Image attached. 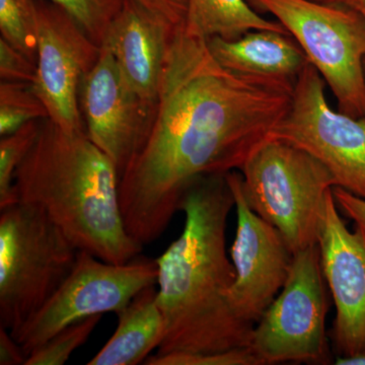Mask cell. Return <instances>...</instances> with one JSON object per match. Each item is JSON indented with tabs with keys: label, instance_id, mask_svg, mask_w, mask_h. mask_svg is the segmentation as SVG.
<instances>
[{
	"label": "cell",
	"instance_id": "cell-1",
	"mask_svg": "<svg viewBox=\"0 0 365 365\" xmlns=\"http://www.w3.org/2000/svg\"><path fill=\"white\" fill-rule=\"evenodd\" d=\"M294 91L227 71L207 40L180 28L145 138L120 179L132 239L143 247L160 239L197 178L241 170L287 116Z\"/></svg>",
	"mask_w": 365,
	"mask_h": 365
},
{
	"label": "cell",
	"instance_id": "cell-2",
	"mask_svg": "<svg viewBox=\"0 0 365 365\" xmlns=\"http://www.w3.org/2000/svg\"><path fill=\"white\" fill-rule=\"evenodd\" d=\"M235 198L225 175L190 184L181 201L182 234L158 259V302L165 335L157 354L220 352L250 347L255 325L230 302L235 269L227 253Z\"/></svg>",
	"mask_w": 365,
	"mask_h": 365
},
{
	"label": "cell",
	"instance_id": "cell-3",
	"mask_svg": "<svg viewBox=\"0 0 365 365\" xmlns=\"http://www.w3.org/2000/svg\"><path fill=\"white\" fill-rule=\"evenodd\" d=\"M120 173L86 132L42 120L35 143L14 175L20 203L37 206L81 251L128 263L143 247L127 232L120 205Z\"/></svg>",
	"mask_w": 365,
	"mask_h": 365
},
{
	"label": "cell",
	"instance_id": "cell-4",
	"mask_svg": "<svg viewBox=\"0 0 365 365\" xmlns=\"http://www.w3.org/2000/svg\"><path fill=\"white\" fill-rule=\"evenodd\" d=\"M241 172L247 203L280 232L292 253L319 244L327 197L336 187L325 165L292 144L269 138Z\"/></svg>",
	"mask_w": 365,
	"mask_h": 365
},
{
	"label": "cell",
	"instance_id": "cell-5",
	"mask_svg": "<svg viewBox=\"0 0 365 365\" xmlns=\"http://www.w3.org/2000/svg\"><path fill=\"white\" fill-rule=\"evenodd\" d=\"M79 250L42 209L0 210V326L14 335L68 277Z\"/></svg>",
	"mask_w": 365,
	"mask_h": 365
},
{
	"label": "cell",
	"instance_id": "cell-6",
	"mask_svg": "<svg viewBox=\"0 0 365 365\" xmlns=\"http://www.w3.org/2000/svg\"><path fill=\"white\" fill-rule=\"evenodd\" d=\"M277 19L321 74L338 111L365 118V21L339 4L318 0H248Z\"/></svg>",
	"mask_w": 365,
	"mask_h": 365
},
{
	"label": "cell",
	"instance_id": "cell-7",
	"mask_svg": "<svg viewBox=\"0 0 365 365\" xmlns=\"http://www.w3.org/2000/svg\"><path fill=\"white\" fill-rule=\"evenodd\" d=\"M328 311L318 244L294 254L287 282L255 325L250 348L262 365L332 364L326 331Z\"/></svg>",
	"mask_w": 365,
	"mask_h": 365
},
{
	"label": "cell",
	"instance_id": "cell-8",
	"mask_svg": "<svg viewBox=\"0 0 365 365\" xmlns=\"http://www.w3.org/2000/svg\"><path fill=\"white\" fill-rule=\"evenodd\" d=\"M157 260L138 256L125 264L81 251L68 277L14 334L26 356L66 327L96 314H117L139 292L157 284Z\"/></svg>",
	"mask_w": 365,
	"mask_h": 365
},
{
	"label": "cell",
	"instance_id": "cell-9",
	"mask_svg": "<svg viewBox=\"0 0 365 365\" xmlns=\"http://www.w3.org/2000/svg\"><path fill=\"white\" fill-rule=\"evenodd\" d=\"M325 88L309 62L295 83L289 111L270 138L309 153L331 173L336 187L365 200V118L333 110Z\"/></svg>",
	"mask_w": 365,
	"mask_h": 365
},
{
	"label": "cell",
	"instance_id": "cell-10",
	"mask_svg": "<svg viewBox=\"0 0 365 365\" xmlns=\"http://www.w3.org/2000/svg\"><path fill=\"white\" fill-rule=\"evenodd\" d=\"M38 73L32 88L53 123L68 132H86L79 91L97 64L102 47L66 11L38 0Z\"/></svg>",
	"mask_w": 365,
	"mask_h": 365
},
{
	"label": "cell",
	"instance_id": "cell-11",
	"mask_svg": "<svg viewBox=\"0 0 365 365\" xmlns=\"http://www.w3.org/2000/svg\"><path fill=\"white\" fill-rule=\"evenodd\" d=\"M237 209V234L230 248L235 280L230 302L237 316L256 325L284 287L294 253L280 232L255 213L242 189V174H225Z\"/></svg>",
	"mask_w": 365,
	"mask_h": 365
},
{
	"label": "cell",
	"instance_id": "cell-12",
	"mask_svg": "<svg viewBox=\"0 0 365 365\" xmlns=\"http://www.w3.org/2000/svg\"><path fill=\"white\" fill-rule=\"evenodd\" d=\"M322 267L336 317L331 331L334 354L365 356V232H351L340 215L333 189L327 197L319 240Z\"/></svg>",
	"mask_w": 365,
	"mask_h": 365
},
{
	"label": "cell",
	"instance_id": "cell-13",
	"mask_svg": "<svg viewBox=\"0 0 365 365\" xmlns=\"http://www.w3.org/2000/svg\"><path fill=\"white\" fill-rule=\"evenodd\" d=\"M79 105L88 138L116 163L121 177L145 138L153 108L103 47L97 64L81 83Z\"/></svg>",
	"mask_w": 365,
	"mask_h": 365
},
{
	"label": "cell",
	"instance_id": "cell-14",
	"mask_svg": "<svg viewBox=\"0 0 365 365\" xmlns=\"http://www.w3.org/2000/svg\"><path fill=\"white\" fill-rule=\"evenodd\" d=\"M179 29L137 0H124L101 45L111 53L132 88L151 108L157 103L165 58Z\"/></svg>",
	"mask_w": 365,
	"mask_h": 365
},
{
	"label": "cell",
	"instance_id": "cell-15",
	"mask_svg": "<svg viewBox=\"0 0 365 365\" xmlns=\"http://www.w3.org/2000/svg\"><path fill=\"white\" fill-rule=\"evenodd\" d=\"M220 66L244 78L294 88L309 63L306 53L287 33L254 30L235 40H207Z\"/></svg>",
	"mask_w": 365,
	"mask_h": 365
},
{
	"label": "cell",
	"instance_id": "cell-16",
	"mask_svg": "<svg viewBox=\"0 0 365 365\" xmlns=\"http://www.w3.org/2000/svg\"><path fill=\"white\" fill-rule=\"evenodd\" d=\"M155 287H146L118 312L116 331L88 365L144 364L158 350L165 335V319Z\"/></svg>",
	"mask_w": 365,
	"mask_h": 365
},
{
	"label": "cell",
	"instance_id": "cell-17",
	"mask_svg": "<svg viewBox=\"0 0 365 365\" xmlns=\"http://www.w3.org/2000/svg\"><path fill=\"white\" fill-rule=\"evenodd\" d=\"M185 31L208 40H235L254 30L287 33L279 21L266 20L248 0H188Z\"/></svg>",
	"mask_w": 365,
	"mask_h": 365
},
{
	"label": "cell",
	"instance_id": "cell-18",
	"mask_svg": "<svg viewBox=\"0 0 365 365\" xmlns=\"http://www.w3.org/2000/svg\"><path fill=\"white\" fill-rule=\"evenodd\" d=\"M38 0H0V33L16 49L37 63Z\"/></svg>",
	"mask_w": 365,
	"mask_h": 365
},
{
	"label": "cell",
	"instance_id": "cell-19",
	"mask_svg": "<svg viewBox=\"0 0 365 365\" xmlns=\"http://www.w3.org/2000/svg\"><path fill=\"white\" fill-rule=\"evenodd\" d=\"M49 118L32 85L14 81L0 83V135L6 136L24 125Z\"/></svg>",
	"mask_w": 365,
	"mask_h": 365
},
{
	"label": "cell",
	"instance_id": "cell-20",
	"mask_svg": "<svg viewBox=\"0 0 365 365\" xmlns=\"http://www.w3.org/2000/svg\"><path fill=\"white\" fill-rule=\"evenodd\" d=\"M41 123L32 121L18 130L2 136L0 140V210L18 203L14 193V181L16 170L32 148Z\"/></svg>",
	"mask_w": 365,
	"mask_h": 365
},
{
	"label": "cell",
	"instance_id": "cell-21",
	"mask_svg": "<svg viewBox=\"0 0 365 365\" xmlns=\"http://www.w3.org/2000/svg\"><path fill=\"white\" fill-rule=\"evenodd\" d=\"M103 314L88 317L66 327L29 354L25 365H62L90 338Z\"/></svg>",
	"mask_w": 365,
	"mask_h": 365
},
{
	"label": "cell",
	"instance_id": "cell-22",
	"mask_svg": "<svg viewBox=\"0 0 365 365\" xmlns=\"http://www.w3.org/2000/svg\"><path fill=\"white\" fill-rule=\"evenodd\" d=\"M71 14L85 32L102 45L110 24L119 13L124 0H47Z\"/></svg>",
	"mask_w": 365,
	"mask_h": 365
},
{
	"label": "cell",
	"instance_id": "cell-23",
	"mask_svg": "<svg viewBox=\"0 0 365 365\" xmlns=\"http://www.w3.org/2000/svg\"><path fill=\"white\" fill-rule=\"evenodd\" d=\"M146 365H262L250 347L235 348L220 352L184 353L151 355Z\"/></svg>",
	"mask_w": 365,
	"mask_h": 365
},
{
	"label": "cell",
	"instance_id": "cell-24",
	"mask_svg": "<svg viewBox=\"0 0 365 365\" xmlns=\"http://www.w3.org/2000/svg\"><path fill=\"white\" fill-rule=\"evenodd\" d=\"M37 73L35 61L0 38V78L2 81L33 85Z\"/></svg>",
	"mask_w": 365,
	"mask_h": 365
},
{
	"label": "cell",
	"instance_id": "cell-25",
	"mask_svg": "<svg viewBox=\"0 0 365 365\" xmlns=\"http://www.w3.org/2000/svg\"><path fill=\"white\" fill-rule=\"evenodd\" d=\"M153 14L173 26H185L188 13V0H137Z\"/></svg>",
	"mask_w": 365,
	"mask_h": 365
},
{
	"label": "cell",
	"instance_id": "cell-26",
	"mask_svg": "<svg viewBox=\"0 0 365 365\" xmlns=\"http://www.w3.org/2000/svg\"><path fill=\"white\" fill-rule=\"evenodd\" d=\"M333 194L340 212L353 220L365 232V200L340 187H334Z\"/></svg>",
	"mask_w": 365,
	"mask_h": 365
},
{
	"label": "cell",
	"instance_id": "cell-27",
	"mask_svg": "<svg viewBox=\"0 0 365 365\" xmlns=\"http://www.w3.org/2000/svg\"><path fill=\"white\" fill-rule=\"evenodd\" d=\"M26 356L23 348L16 342L11 332L4 327L0 326V364H26Z\"/></svg>",
	"mask_w": 365,
	"mask_h": 365
},
{
	"label": "cell",
	"instance_id": "cell-28",
	"mask_svg": "<svg viewBox=\"0 0 365 365\" xmlns=\"http://www.w3.org/2000/svg\"><path fill=\"white\" fill-rule=\"evenodd\" d=\"M318 1L349 7L359 13L365 21V0H318Z\"/></svg>",
	"mask_w": 365,
	"mask_h": 365
},
{
	"label": "cell",
	"instance_id": "cell-29",
	"mask_svg": "<svg viewBox=\"0 0 365 365\" xmlns=\"http://www.w3.org/2000/svg\"><path fill=\"white\" fill-rule=\"evenodd\" d=\"M334 364L338 365H365V356L351 357V359L336 357Z\"/></svg>",
	"mask_w": 365,
	"mask_h": 365
},
{
	"label": "cell",
	"instance_id": "cell-30",
	"mask_svg": "<svg viewBox=\"0 0 365 365\" xmlns=\"http://www.w3.org/2000/svg\"><path fill=\"white\" fill-rule=\"evenodd\" d=\"M364 69H365V63H364Z\"/></svg>",
	"mask_w": 365,
	"mask_h": 365
}]
</instances>
